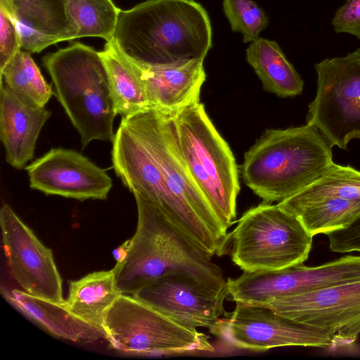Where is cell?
<instances>
[{"instance_id": "cell-1", "label": "cell", "mask_w": 360, "mask_h": 360, "mask_svg": "<svg viewBox=\"0 0 360 360\" xmlns=\"http://www.w3.org/2000/svg\"><path fill=\"white\" fill-rule=\"evenodd\" d=\"M137 134L153 162L141 182L143 195L210 255H222L228 233L203 195L181 155L172 115L150 108L124 119Z\"/></svg>"}, {"instance_id": "cell-2", "label": "cell", "mask_w": 360, "mask_h": 360, "mask_svg": "<svg viewBox=\"0 0 360 360\" xmlns=\"http://www.w3.org/2000/svg\"><path fill=\"white\" fill-rule=\"evenodd\" d=\"M138 212L135 233L114 252L117 286L133 295L156 279L185 272L219 282L226 281L212 256L173 224L148 198L133 193Z\"/></svg>"}, {"instance_id": "cell-3", "label": "cell", "mask_w": 360, "mask_h": 360, "mask_svg": "<svg viewBox=\"0 0 360 360\" xmlns=\"http://www.w3.org/2000/svg\"><path fill=\"white\" fill-rule=\"evenodd\" d=\"M129 58L145 64L205 58L212 29L195 0H147L120 11L113 39Z\"/></svg>"}, {"instance_id": "cell-4", "label": "cell", "mask_w": 360, "mask_h": 360, "mask_svg": "<svg viewBox=\"0 0 360 360\" xmlns=\"http://www.w3.org/2000/svg\"><path fill=\"white\" fill-rule=\"evenodd\" d=\"M332 148L312 124L267 129L245 154L243 180L264 202H280L330 167Z\"/></svg>"}, {"instance_id": "cell-5", "label": "cell", "mask_w": 360, "mask_h": 360, "mask_svg": "<svg viewBox=\"0 0 360 360\" xmlns=\"http://www.w3.org/2000/svg\"><path fill=\"white\" fill-rule=\"evenodd\" d=\"M42 62L82 148L94 140L112 142L117 114L100 51L76 41L46 54Z\"/></svg>"}, {"instance_id": "cell-6", "label": "cell", "mask_w": 360, "mask_h": 360, "mask_svg": "<svg viewBox=\"0 0 360 360\" xmlns=\"http://www.w3.org/2000/svg\"><path fill=\"white\" fill-rule=\"evenodd\" d=\"M172 116L188 170L218 219L229 229L236 218L240 192L238 171L231 148L200 101Z\"/></svg>"}, {"instance_id": "cell-7", "label": "cell", "mask_w": 360, "mask_h": 360, "mask_svg": "<svg viewBox=\"0 0 360 360\" xmlns=\"http://www.w3.org/2000/svg\"><path fill=\"white\" fill-rule=\"evenodd\" d=\"M312 238L296 216L278 204L263 202L247 210L231 233V260L248 272L301 264Z\"/></svg>"}, {"instance_id": "cell-8", "label": "cell", "mask_w": 360, "mask_h": 360, "mask_svg": "<svg viewBox=\"0 0 360 360\" xmlns=\"http://www.w3.org/2000/svg\"><path fill=\"white\" fill-rule=\"evenodd\" d=\"M103 328L111 347L128 355L214 350L208 335L175 322L130 295L121 294L110 307Z\"/></svg>"}, {"instance_id": "cell-9", "label": "cell", "mask_w": 360, "mask_h": 360, "mask_svg": "<svg viewBox=\"0 0 360 360\" xmlns=\"http://www.w3.org/2000/svg\"><path fill=\"white\" fill-rule=\"evenodd\" d=\"M317 89L306 123L315 126L333 146L347 150L360 139V47L345 56L316 63Z\"/></svg>"}, {"instance_id": "cell-10", "label": "cell", "mask_w": 360, "mask_h": 360, "mask_svg": "<svg viewBox=\"0 0 360 360\" xmlns=\"http://www.w3.org/2000/svg\"><path fill=\"white\" fill-rule=\"evenodd\" d=\"M236 303L234 311L209 330L229 347L255 352L287 346L339 348L328 330L296 321L267 305Z\"/></svg>"}, {"instance_id": "cell-11", "label": "cell", "mask_w": 360, "mask_h": 360, "mask_svg": "<svg viewBox=\"0 0 360 360\" xmlns=\"http://www.w3.org/2000/svg\"><path fill=\"white\" fill-rule=\"evenodd\" d=\"M360 280V255H345L316 266L297 264L285 269L244 273L227 281L231 300L268 304L276 300L305 294Z\"/></svg>"}, {"instance_id": "cell-12", "label": "cell", "mask_w": 360, "mask_h": 360, "mask_svg": "<svg viewBox=\"0 0 360 360\" xmlns=\"http://www.w3.org/2000/svg\"><path fill=\"white\" fill-rule=\"evenodd\" d=\"M132 296L190 328H207L225 316L227 281L205 279L185 272L163 276Z\"/></svg>"}, {"instance_id": "cell-13", "label": "cell", "mask_w": 360, "mask_h": 360, "mask_svg": "<svg viewBox=\"0 0 360 360\" xmlns=\"http://www.w3.org/2000/svg\"><path fill=\"white\" fill-rule=\"evenodd\" d=\"M2 243L10 271L20 290L63 304V282L51 249L6 203L0 211Z\"/></svg>"}, {"instance_id": "cell-14", "label": "cell", "mask_w": 360, "mask_h": 360, "mask_svg": "<svg viewBox=\"0 0 360 360\" xmlns=\"http://www.w3.org/2000/svg\"><path fill=\"white\" fill-rule=\"evenodd\" d=\"M264 305L296 321L328 330L339 347L354 343L360 335V280Z\"/></svg>"}, {"instance_id": "cell-15", "label": "cell", "mask_w": 360, "mask_h": 360, "mask_svg": "<svg viewBox=\"0 0 360 360\" xmlns=\"http://www.w3.org/2000/svg\"><path fill=\"white\" fill-rule=\"evenodd\" d=\"M25 169L30 188L46 195L105 200L112 187L105 169L71 149L51 148Z\"/></svg>"}, {"instance_id": "cell-16", "label": "cell", "mask_w": 360, "mask_h": 360, "mask_svg": "<svg viewBox=\"0 0 360 360\" xmlns=\"http://www.w3.org/2000/svg\"><path fill=\"white\" fill-rule=\"evenodd\" d=\"M129 58L144 83L151 108L173 115L200 101L201 87L207 77L204 58L155 65Z\"/></svg>"}, {"instance_id": "cell-17", "label": "cell", "mask_w": 360, "mask_h": 360, "mask_svg": "<svg viewBox=\"0 0 360 360\" xmlns=\"http://www.w3.org/2000/svg\"><path fill=\"white\" fill-rule=\"evenodd\" d=\"M19 32L22 48L39 53L60 41L78 39L65 0H0Z\"/></svg>"}, {"instance_id": "cell-18", "label": "cell", "mask_w": 360, "mask_h": 360, "mask_svg": "<svg viewBox=\"0 0 360 360\" xmlns=\"http://www.w3.org/2000/svg\"><path fill=\"white\" fill-rule=\"evenodd\" d=\"M51 115L45 107L22 101L1 81L0 139L11 167L21 169L33 159L39 135Z\"/></svg>"}, {"instance_id": "cell-19", "label": "cell", "mask_w": 360, "mask_h": 360, "mask_svg": "<svg viewBox=\"0 0 360 360\" xmlns=\"http://www.w3.org/2000/svg\"><path fill=\"white\" fill-rule=\"evenodd\" d=\"M4 299L17 311L50 335L78 343L105 339L101 328L73 314L63 304L41 299L18 288L1 286Z\"/></svg>"}, {"instance_id": "cell-20", "label": "cell", "mask_w": 360, "mask_h": 360, "mask_svg": "<svg viewBox=\"0 0 360 360\" xmlns=\"http://www.w3.org/2000/svg\"><path fill=\"white\" fill-rule=\"evenodd\" d=\"M100 54L108 72L116 114L127 119L150 109L139 72L114 40L106 41Z\"/></svg>"}, {"instance_id": "cell-21", "label": "cell", "mask_w": 360, "mask_h": 360, "mask_svg": "<svg viewBox=\"0 0 360 360\" xmlns=\"http://www.w3.org/2000/svg\"><path fill=\"white\" fill-rule=\"evenodd\" d=\"M245 56L265 91L282 98L302 94L304 81L277 42L259 37L250 42Z\"/></svg>"}, {"instance_id": "cell-22", "label": "cell", "mask_w": 360, "mask_h": 360, "mask_svg": "<svg viewBox=\"0 0 360 360\" xmlns=\"http://www.w3.org/2000/svg\"><path fill=\"white\" fill-rule=\"evenodd\" d=\"M120 295L112 268L70 281L65 304L76 316L103 330L105 314Z\"/></svg>"}, {"instance_id": "cell-23", "label": "cell", "mask_w": 360, "mask_h": 360, "mask_svg": "<svg viewBox=\"0 0 360 360\" xmlns=\"http://www.w3.org/2000/svg\"><path fill=\"white\" fill-rule=\"evenodd\" d=\"M278 205L296 216L313 237L343 229L360 214V200L326 199L302 205Z\"/></svg>"}, {"instance_id": "cell-24", "label": "cell", "mask_w": 360, "mask_h": 360, "mask_svg": "<svg viewBox=\"0 0 360 360\" xmlns=\"http://www.w3.org/2000/svg\"><path fill=\"white\" fill-rule=\"evenodd\" d=\"M0 74L1 80L13 93L32 105L45 107L53 94L51 85L46 81L27 51H19Z\"/></svg>"}, {"instance_id": "cell-25", "label": "cell", "mask_w": 360, "mask_h": 360, "mask_svg": "<svg viewBox=\"0 0 360 360\" xmlns=\"http://www.w3.org/2000/svg\"><path fill=\"white\" fill-rule=\"evenodd\" d=\"M337 198L360 200V171L334 162L311 185L278 204L295 205Z\"/></svg>"}, {"instance_id": "cell-26", "label": "cell", "mask_w": 360, "mask_h": 360, "mask_svg": "<svg viewBox=\"0 0 360 360\" xmlns=\"http://www.w3.org/2000/svg\"><path fill=\"white\" fill-rule=\"evenodd\" d=\"M78 29V39L96 37L113 40L121 10L112 0H65Z\"/></svg>"}, {"instance_id": "cell-27", "label": "cell", "mask_w": 360, "mask_h": 360, "mask_svg": "<svg viewBox=\"0 0 360 360\" xmlns=\"http://www.w3.org/2000/svg\"><path fill=\"white\" fill-rule=\"evenodd\" d=\"M224 13L232 31L242 34L243 43H250L269 23V17L252 0H223Z\"/></svg>"}, {"instance_id": "cell-28", "label": "cell", "mask_w": 360, "mask_h": 360, "mask_svg": "<svg viewBox=\"0 0 360 360\" xmlns=\"http://www.w3.org/2000/svg\"><path fill=\"white\" fill-rule=\"evenodd\" d=\"M22 49L17 27L8 12L0 6V71Z\"/></svg>"}, {"instance_id": "cell-29", "label": "cell", "mask_w": 360, "mask_h": 360, "mask_svg": "<svg viewBox=\"0 0 360 360\" xmlns=\"http://www.w3.org/2000/svg\"><path fill=\"white\" fill-rule=\"evenodd\" d=\"M326 236L331 251L338 253H360V214L347 226Z\"/></svg>"}, {"instance_id": "cell-30", "label": "cell", "mask_w": 360, "mask_h": 360, "mask_svg": "<svg viewBox=\"0 0 360 360\" xmlns=\"http://www.w3.org/2000/svg\"><path fill=\"white\" fill-rule=\"evenodd\" d=\"M337 33H346L360 39V0H346L332 20Z\"/></svg>"}]
</instances>
